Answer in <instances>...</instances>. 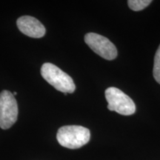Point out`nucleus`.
<instances>
[{"label":"nucleus","mask_w":160,"mask_h":160,"mask_svg":"<svg viewBox=\"0 0 160 160\" xmlns=\"http://www.w3.org/2000/svg\"><path fill=\"white\" fill-rule=\"evenodd\" d=\"M151 2V0H129L128 1L130 8L134 11H142Z\"/></svg>","instance_id":"obj_7"},{"label":"nucleus","mask_w":160,"mask_h":160,"mask_svg":"<svg viewBox=\"0 0 160 160\" xmlns=\"http://www.w3.org/2000/svg\"><path fill=\"white\" fill-rule=\"evenodd\" d=\"M18 28L24 34L32 38H41L45 34V28L36 18L30 16L19 17L17 21Z\"/></svg>","instance_id":"obj_6"},{"label":"nucleus","mask_w":160,"mask_h":160,"mask_svg":"<svg viewBox=\"0 0 160 160\" xmlns=\"http://www.w3.org/2000/svg\"><path fill=\"white\" fill-rule=\"evenodd\" d=\"M153 77L158 83L160 84V45L156 52L153 64Z\"/></svg>","instance_id":"obj_8"},{"label":"nucleus","mask_w":160,"mask_h":160,"mask_svg":"<svg viewBox=\"0 0 160 160\" xmlns=\"http://www.w3.org/2000/svg\"><path fill=\"white\" fill-rule=\"evenodd\" d=\"M18 105L13 93L3 91L0 93V128L8 129L17 122Z\"/></svg>","instance_id":"obj_4"},{"label":"nucleus","mask_w":160,"mask_h":160,"mask_svg":"<svg viewBox=\"0 0 160 160\" xmlns=\"http://www.w3.org/2000/svg\"><path fill=\"white\" fill-rule=\"evenodd\" d=\"M85 42L97 54L107 60H113L117 57V49L110 40L95 33L85 36Z\"/></svg>","instance_id":"obj_5"},{"label":"nucleus","mask_w":160,"mask_h":160,"mask_svg":"<svg viewBox=\"0 0 160 160\" xmlns=\"http://www.w3.org/2000/svg\"><path fill=\"white\" fill-rule=\"evenodd\" d=\"M105 98L107 100L108 108L111 111L124 116H130L136 112L134 102L121 90L114 87L108 88L105 91Z\"/></svg>","instance_id":"obj_3"},{"label":"nucleus","mask_w":160,"mask_h":160,"mask_svg":"<svg viewBox=\"0 0 160 160\" xmlns=\"http://www.w3.org/2000/svg\"><path fill=\"white\" fill-rule=\"evenodd\" d=\"M41 74L57 91L62 92L65 94L74 92L76 85L73 79L53 64L48 62L43 64L41 68Z\"/></svg>","instance_id":"obj_2"},{"label":"nucleus","mask_w":160,"mask_h":160,"mask_svg":"<svg viewBox=\"0 0 160 160\" xmlns=\"http://www.w3.org/2000/svg\"><path fill=\"white\" fill-rule=\"evenodd\" d=\"M91 132L88 128L79 125H66L58 130L57 139L63 147L77 149L90 141Z\"/></svg>","instance_id":"obj_1"}]
</instances>
